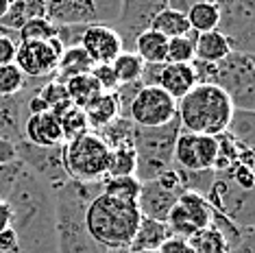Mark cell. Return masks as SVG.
<instances>
[{
    "label": "cell",
    "instance_id": "1",
    "mask_svg": "<svg viewBox=\"0 0 255 253\" xmlns=\"http://www.w3.org/2000/svg\"><path fill=\"white\" fill-rule=\"evenodd\" d=\"M4 201L11 208V229L18 236V253H57L55 201L50 190L22 168Z\"/></svg>",
    "mask_w": 255,
    "mask_h": 253
},
{
    "label": "cell",
    "instance_id": "2",
    "mask_svg": "<svg viewBox=\"0 0 255 253\" xmlns=\"http://www.w3.org/2000/svg\"><path fill=\"white\" fill-rule=\"evenodd\" d=\"M50 194L55 201L57 253H107L85 227V212L92 201L103 194V181L83 183L68 179Z\"/></svg>",
    "mask_w": 255,
    "mask_h": 253
},
{
    "label": "cell",
    "instance_id": "3",
    "mask_svg": "<svg viewBox=\"0 0 255 253\" xmlns=\"http://www.w3.org/2000/svg\"><path fill=\"white\" fill-rule=\"evenodd\" d=\"M234 112L236 109L229 96L216 85L207 83H196L177 103V118L181 131L196 135H223L234 118Z\"/></svg>",
    "mask_w": 255,
    "mask_h": 253
},
{
    "label": "cell",
    "instance_id": "4",
    "mask_svg": "<svg viewBox=\"0 0 255 253\" xmlns=\"http://www.w3.org/2000/svg\"><path fill=\"white\" fill-rule=\"evenodd\" d=\"M140 223L137 203H125L107 194H98L85 212V227L105 251L129 249Z\"/></svg>",
    "mask_w": 255,
    "mask_h": 253
},
{
    "label": "cell",
    "instance_id": "5",
    "mask_svg": "<svg viewBox=\"0 0 255 253\" xmlns=\"http://www.w3.org/2000/svg\"><path fill=\"white\" fill-rule=\"evenodd\" d=\"M181 133L179 118L164 126L155 129H144L135 126L133 129V151H135V177L140 183L155 181L159 175L170 170L175 166V144Z\"/></svg>",
    "mask_w": 255,
    "mask_h": 253
},
{
    "label": "cell",
    "instance_id": "6",
    "mask_svg": "<svg viewBox=\"0 0 255 253\" xmlns=\"http://www.w3.org/2000/svg\"><path fill=\"white\" fill-rule=\"evenodd\" d=\"M63 168L68 179L83 183H101L107 179L109 162H112V148L105 144L96 131L63 142L61 146Z\"/></svg>",
    "mask_w": 255,
    "mask_h": 253
},
{
    "label": "cell",
    "instance_id": "7",
    "mask_svg": "<svg viewBox=\"0 0 255 253\" xmlns=\"http://www.w3.org/2000/svg\"><path fill=\"white\" fill-rule=\"evenodd\" d=\"M212 85L229 96L238 112H255V63L253 57L231 53L214 66Z\"/></svg>",
    "mask_w": 255,
    "mask_h": 253
},
{
    "label": "cell",
    "instance_id": "8",
    "mask_svg": "<svg viewBox=\"0 0 255 253\" xmlns=\"http://www.w3.org/2000/svg\"><path fill=\"white\" fill-rule=\"evenodd\" d=\"M120 0H46V18L55 26H114Z\"/></svg>",
    "mask_w": 255,
    "mask_h": 253
},
{
    "label": "cell",
    "instance_id": "9",
    "mask_svg": "<svg viewBox=\"0 0 255 253\" xmlns=\"http://www.w3.org/2000/svg\"><path fill=\"white\" fill-rule=\"evenodd\" d=\"M214 212L229 218L242 229L255 227V190H242L229 179L227 172H216L205 194Z\"/></svg>",
    "mask_w": 255,
    "mask_h": 253
},
{
    "label": "cell",
    "instance_id": "10",
    "mask_svg": "<svg viewBox=\"0 0 255 253\" xmlns=\"http://www.w3.org/2000/svg\"><path fill=\"white\" fill-rule=\"evenodd\" d=\"M218 33L231 53L255 57V0H223Z\"/></svg>",
    "mask_w": 255,
    "mask_h": 253
},
{
    "label": "cell",
    "instance_id": "11",
    "mask_svg": "<svg viewBox=\"0 0 255 253\" xmlns=\"http://www.w3.org/2000/svg\"><path fill=\"white\" fill-rule=\"evenodd\" d=\"M127 118L135 126H144V129L164 126L177 118V101L161 88L142 85L129 103Z\"/></svg>",
    "mask_w": 255,
    "mask_h": 253
},
{
    "label": "cell",
    "instance_id": "12",
    "mask_svg": "<svg viewBox=\"0 0 255 253\" xmlns=\"http://www.w3.org/2000/svg\"><path fill=\"white\" fill-rule=\"evenodd\" d=\"M166 0H120L118 18L112 28L118 33L125 53H133L137 37L150 31L153 20L166 9Z\"/></svg>",
    "mask_w": 255,
    "mask_h": 253
},
{
    "label": "cell",
    "instance_id": "13",
    "mask_svg": "<svg viewBox=\"0 0 255 253\" xmlns=\"http://www.w3.org/2000/svg\"><path fill=\"white\" fill-rule=\"evenodd\" d=\"M212 216H214V210L203 194L183 192L166 221L168 234L190 240L196 232L207 229L212 225Z\"/></svg>",
    "mask_w": 255,
    "mask_h": 253
},
{
    "label": "cell",
    "instance_id": "14",
    "mask_svg": "<svg viewBox=\"0 0 255 253\" xmlns=\"http://www.w3.org/2000/svg\"><path fill=\"white\" fill-rule=\"evenodd\" d=\"M61 146L44 148V146H33L24 140L18 144V159L22 162V166H24L31 175H35L50 192H53L55 188H59L61 183L68 181L66 168H63Z\"/></svg>",
    "mask_w": 255,
    "mask_h": 253
},
{
    "label": "cell",
    "instance_id": "15",
    "mask_svg": "<svg viewBox=\"0 0 255 253\" xmlns=\"http://www.w3.org/2000/svg\"><path fill=\"white\" fill-rule=\"evenodd\" d=\"M63 46L57 37L46 39V42H20L18 55H15V66L24 72L26 79H50L57 70L63 55Z\"/></svg>",
    "mask_w": 255,
    "mask_h": 253
},
{
    "label": "cell",
    "instance_id": "16",
    "mask_svg": "<svg viewBox=\"0 0 255 253\" xmlns=\"http://www.w3.org/2000/svg\"><path fill=\"white\" fill-rule=\"evenodd\" d=\"M218 157V140L212 135H196L181 131L175 144V166L188 172L214 170Z\"/></svg>",
    "mask_w": 255,
    "mask_h": 253
},
{
    "label": "cell",
    "instance_id": "17",
    "mask_svg": "<svg viewBox=\"0 0 255 253\" xmlns=\"http://www.w3.org/2000/svg\"><path fill=\"white\" fill-rule=\"evenodd\" d=\"M142 85H155L161 88L168 96L177 103L196 85V74L192 63H157V66H144Z\"/></svg>",
    "mask_w": 255,
    "mask_h": 253
},
{
    "label": "cell",
    "instance_id": "18",
    "mask_svg": "<svg viewBox=\"0 0 255 253\" xmlns=\"http://www.w3.org/2000/svg\"><path fill=\"white\" fill-rule=\"evenodd\" d=\"M79 46L90 55V59L94 61V66H101V63H114L116 57H118L120 53H125L118 33H116L112 26H103V24L85 28Z\"/></svg>",
    "mask_w": 255,
    "mask_h": 253
},
{
    "label": "cell",
    "instance_id": "19",
    "mask_svg": "<svg viewBox=\"0 0 255 253\" xmlns=\"http://www.w3.org/2000/svg\"><path fill=\"white\" fill-rule=\"evenodd\" d=\"M181 194L183 192L164 188L159 181H146L142 183L140 197H137V210H140L142 218L166 223Z\"/></svg>",
    "mask_w": 255,
    "mask_h": 253
},
{
    "label": "cell",
    "instance_id": "20",
    "mask_svg": "<svg viewBox=\"0 0 255 253\" xmlns=\"http://www.w3.org/2000/svg\"><path fill=\"white\" fill-rule=\"evenodd\" d=\"M22 135L24 142L33 146H61L63 144V131H61V123L53 112L46 114H37V116H28L22 126Z\"/></svg>",
    "mask_w": 255,
    "mask_h": 253
},
{
    "label": "cell",
    "instance_id": "21",
    "mask_svg": "<svg viewBox=\"0 0 255 253\" xmlns=\"http://www.w3.org/2000/svg\"><path fill=\"white\" fill-rule=\"evenodd\" d=\"M24 99L26 90L18 96H11V99L0 96V140L13 142V144H20L24 140V135H22V126L26 120Z\"/></svg>",
    "mask_w": 255,
    "mask_h": 253
},
{
    "label": "cell",
    "instance_id": "22",
    "mask_svg": "<svg viewBox=\"0 0 255 253\" xmlns=\"http://www.w3.org/2000/svg\"><path fill=\"white\" fill-rule=\"evenodd\" d=\"M90 131H98L116 118H120V99L116 92H101L88 107L83 109Z\"/></svg>",
    "mask_w": 255,
    "mask_h": 253
},
{
    "label": "cell",
    "instance_id": "23",
    "mask_svg": "<svg viewBox=\"0 0 255 253\" xmlns=\"http://www.w3.org/2000/svg\"><path fill=\"white\" fill-rule=\"evenodd\" d=\"M33 18H46L44 0H11L7 15L0 20V28L18 33L20 28Z\"/></svg>",
    "mask_w": 255,
    "mask_h": 253
},
{
    "label": "cell",
    "instance_id": "24",
    "mask_svg": "<svg viewBox=\"0 0 255 253\" xmlns=\"http://www.w3.org/2000/svg\"><path fill=\"white\" fill-rule=\"evenodd\" d=\"M188 24L190 31L201 35V33H212L218 31L220 24V4L216 0H196V2L190 4L188 13Z\"/></svg>",
    "mask_w": 255,
    "mask_h": 253
},
{
    "label": "cell",
    "instance_id": "25",
    "mask_svg": "<svg viewBox=\"0 0 255 253\" xmlns=\"http://www.w3.org/2000/svg\"><path fill=\"white\" fill-rule=\"evenodd\" d=\"M92 70H94V61L90 59V55L81 46H74V48L63 50L53 79H57L59 83H66L74 77H81V74H90Z\"/></svg>",
    "mask_w": 255,
    "mask_h": 253
},
{
    "label": "cell",
    "instance_id": "26",
    "mask_svg": "<svg viewBox=\"0 0 255 253\" xmlns=\"http://www.w3.org/2000/svg\"><path fill=\"white\" fill-rule=\"evenodd\" d=\"M168 238H170V234H168L166 223L142 218L140 227H137V232L129 245V251H159V247Z\"/></svg>",
    "mask_w": 255,
    "mask_h": 253
},
{
    "label": "cell",
    "instance_id": "27",
    "mask_svg": "<svg viewBox=\"0 0 255 253\" xmlns=\"http://www.w3.org/2000/svg\"><path fill=\"white\" fill-rule=\"evenodd\" d=\"M135 53L144 63L148 66H157V63H166V55H168V39L164 35H159L157 31H146L137 37L135 42Z\"/></svg>",
    "mask_w": 255,
    "mask_h": 253
},
{
    "label": "cell",
    "instance_id": "28",
    "mask_svg": "<svg viewBox=\"0 0 255 253\" xmlns=\"http://www.w3.org/2000/svg\"><path fill=\"white\" fill-rule=\"evenodd\" d=\"M231 55V48L227 44V39L220 35L218 31L212 33H201L196 35V59L205 61V63H220Z\"/></svg>",
    "mask_w": 255,
    "mask_h": 253
},
{
    "label": "cell",
    "instance_id": "29",
    "mask_svg": "<svg viewBox=\"0 0 255 253\" xmlns=\"http://www.w3.org/2000/svg\"><path fill=\"white\" fill-rule=\"evenodd\" d=\"M63 85H66V92H68V101L79 109H85L103 92L101 85L96 83V79L92 77V74L74 77V79H70V81H66Z\"/></svg>",
    "mask_w": 255,
    "mask_h": 253
},
{
    "label": "cell",
    "instance_id": "30",
    "mask_svg": "<svg viewBox=\"0 0 255 253\" xmlns=\"http://www.w3.org/2000/svg\"><path fill=\"white\" fill-rule=\"evenodd\" d=\"M225 133L234 137V142L240 148L255 151V112H238L236 109Z\"/></svg>",
    "mask_w": 255,
    "mask_h": 253
},
{
    "label": "cell",
    "instance_id": "31",
    "mask_svg": "<svg viewBox=\"0 0 255 253\" xmlns=\"http://www.w3.org/2000/svg\"><path fill=\"white\" fill-rule=\"evenodd\" d=\"M153 31H157L159 35H164L166 39H175V37H181V35H188L190 33V24H188V18H185L183 13H179V11H172L166 9L159 11L157 18L153 20Z\"/></svg>",
    "mask_w": 255,
    "mask_h": 253
},
{
    "label": "cell",
    "instance_id": "32",
    "mask_svg": "<svg viewBox=\"0 0 255 253\" xmlns=\"http://www.w3.org/2000/svg\"><path fill=\"white\" fill-rule=\"evenodd\" d=\"M140 190L142 183L137 181V177H109L103 181V194L125 201V203H137Z\"/></svg>",
    "mask_w": 255,
    "mask_h": 253
},
{
    "label": "cell",
    "instance_id": "33",
    "mask_svg": "<svg viewBox=\"0 0 255 253\" xmlns=\"http://www.w3.org/2000/svg\"><path fill=\"white\" fill-rule=\"evenodd\" d=\"M144 63L135 53H120L116 57V61L112 63L116 77H118L120 85H133V83H140L142 72H144Z\"/></svg>",
    "mask_w": 255,
    "mask_h": 253
},
{
    "label": "cell",
    "instance_id": "34",
    "mask_svg": "<svg viewBox=\"0 0 255 253\" xmlns=\"http://www.w3.org/2000/svg\"><path fill=\"white\" fill-rule=\"evenodd\" d=\"M188 243L192 247V253H231V247L223 238V234L212 225L196 232Z\"/></svg>",
    "mask_w": 255,
    "mask_h": 253
},
{
    "label": "cell",
    "instance_id": "35",
    "mask_svg": "<svg viewBox=\"0 0 255 253\" xmlns=\"http://www.w3.org/2000/svg\"><path fill=\"white\" fill-rule=\"evenodd\" d=\"M135 151L133 144H123L112 148V162H109L107 170V179L109 177H135Z\"/></svg>",
    "mask_w": 255,
    "mask_h": 253
},
{
    "label": "cell",
    "instance_id": "36",
    "mask_svg": "<svg viewBox=\"0 0 255 253\" xmlns=\"http://www.w3.org/2000/svg\"><path fill=\"white\" fill-rule=\"evenodd\" d=\"M133 129H135V125L129 118H116L114 123L98 129L96 133L105 140V144L109 148H116L123 144H133Z\"/></svg>",
    "mask_w": 255,
    "mask_h": 253
},
{
    "label": "cell",
    "instance_id": "37",
    "mask_svg": "<svg viewBox=\"0 0 255 253\" xmlns=\"http://www.w3.org/2000/svg\"><path fill=\"white\" fill-rule=\"evenodd\" d=\"M196 59V33L168 39L166 63H192Z\"/></svg>",
    "mask_w": 255,
    "mask_h": 253
},
{
    "label": "cell",
    "instance_id": "38",
    "mask_svg": "<svg viewBox=\"0 0 255 253\" xmlns=\"http://www.w3.org/2000/svg\"><path fill=\"white\" fill-rule=\"evenodd\" d=\"M26 83H28V79L15 63L0 66V96H4V99L18 96L26 90Z\"/></svg>",
    "mask_w": 255,
    "mask_h": 253
},
{
    "label": "cell",
    "instance_id": "39",
    "mask_svg": "<svg viewBox=\"0 0 255 253\" xmlns=\"http://www.w3.org/2000/svg\"><path fill=\"white\" fill-rule=\"evenodd\" d=\"M57 37V26L48 18H33L18 31L20 42H46Z\"/></svg>",
    "mask_w": 255,
    "mask_h": 253
},
{
    "label": "cell",
    "instance_id": "40",
    "mask_svg": "<svg viewBox=\"0 0 255 253\" xmlns=\"http://www.w3.org/2000/svg\"><path fill=\"white\" fill-rule=\"evenodd\" d=\"M37 94L42 96V99L48 103V107L53 109L55 105H59V103H66L68 101V92H66V85L59 83L57 79H46V81L39 85V90H37Z\"/></svg>",
    "mask_w": 255,
    "mask_h": 253
},
{
    "label": "cell",
    "instance_id": "41",
    "mask_svg": "<svg viewBox=\"0 0 255 253\" xmlns=\"http://www.w3.org/2000/svg\"><path fill=\"white\" fill-rule=\"evenodd\" d=\"M90 74L96 79V83L101 85L103 92H118L120 83H118V77H116L112 63H101V66H94V70H92Z\"/></svg>",
    "mask_w": 255,
    "mask_h": 253
},
{
    "label": "cell",
    "instance_id": "42",
    "mask_svg": "<svg viewBox=\"0 0 255 253\" xmlns=\"http://www.w3.org/2000/svg\"><path fill=\"white\" fill-rule=\"evenodd\" d=\"M22 162L18 159V162L13 164H7V166H0V201H4L9 197L11 188H13L15 179H18V175L22 172Z\"/></svg>",
    "mask_w": 255,
    "mask_h": 253
},
{
    "label": "cell",
    "instance_id": "43",
    "mask_svg": "<svg viewBox=\"0 0 255 253\" xmlns=\"http://www.w3.org/2000/svg\"><path fill=\"white\" fill-rule=\"evenodd\" d=\"M229 179L242 190H255V170L245 164H236L231 170H227Z\"/></svg>",
    "mask_w": 255,
    "mask_h": 253
},
{
    "label": "cell",
    "instance_id": "44",
    "mask_svg": "<svg viewBox=\"0 0 255 253\" xmlns=\"http://www.w3.org/2000/svg\"><path fill=\"white\" fill-rule=\"evenodd\" d=\"M18 44L15 39L0 33V66H11L15 63V55H18Z\"/></svg>",
    "mask_w": 255,
    "mask_h": 253
},
{
    "label": "cell",
    "instance_id": "45",
    "mask_svg": "<svg viewBox=\"0 0 255 253\" xmlns=\"http://www.w3.org/2000/svg\"><path fill=\"white\" fill-rule=\"evenodd\" d=\"M159 253H192V247H190V243L185 238L170 236V238L159 247Z\"/></svg>",
    "mask_w": 255,
    "mask_h": 253
},
{
    "label": "cell",
    "instance_id": "46",
    "mask_svg": "<svg viewBox=\"0 0 255 253\" xmlns=\"http://www.w3.org/2000/svg\"><path fill=\"white\" fill-rule=\"evenodd\" d=\"M0 253H18V236L11 227L0 232Z\"/></svg>",
    "mask_w": 255,
    "mask_h": 253
},
{
    "label": "cell",
    "instance_id": "47",
    "mask_svg": "<svg viewBox=\"0 0 255 253\" xmlns=\"http://www.w3.org/2000/svg\"><path fill=\"white\" fill-rule=\"evenodd\" d=\"M18 162V144L7 140H0V166Z\"/></svg>",
    "mask_w": 255,
    "mask_h": 253
},
{
    "label": "cell",
    "instance_id": "48",
    "mask_svg": "<svg viewBox=\"0 0 255 253\" xmlns=\"http://www.w3.org/2000/svg\"><path fill=\"white\" fill-rule=\"evenodd\" d=\"M11 227V208L7 201H0V232Z\"/></svg>",
    "mask_w": 255,
    "mask_h": 253
},
{
    "label": "cell",
    "instance_id": "49",
    "mask_svg": "<svg viewBox=\"0 0 255 253\" xmlns=\"http://www.w3.org/2000/svg\"><path fill=\"white\" fill-rule=\"evenodd\" d=\"M9 0H0V20L4 18V15H7V11H9Z\"/></svg>",
    "mask_w": 255,
    "mask_h": 253
},
{
    "label": "cell",
    "instance_id": "50",
    "mask_svg": "<svg viewBox=\"0 0 255 253\" xmlns=\"http://www.w3.org/2000/svg\"><path fill=\"white\" fill-rule=\"evenodd\" d=\"M107 253H129V249H116V251H107Z\"/></svg>",
    "mask_w": 255,
    "mask_h": 253
},
{
    "label": "cell",
    "instance_id": "51",
    "mask_svg": "<svg viewBox=\"0 0 255 253\" xmlns=\"http://www.w3.org/2000/svg\"><path fill=\"white\" fill-rule=\"evenodd\" d=\"M129 253H159V251H129Z\"/></svg>",
    "mask_w": 255,
    "mask_h": 253
},
{
    "label": "cell",
    "instance_id": "52",
    "mask_svg": "<svg viewBox=\"0 0 255 253\" xmlns=\"http://www.w3.org/2000/svg\"><path fill=\"white\" fill-rule=\"evenodd\" d=\"M253 63H255V57H253Z\"/></svg>",
    "mask_w": 255,
    "mask_h": 253
}]
</instances>
